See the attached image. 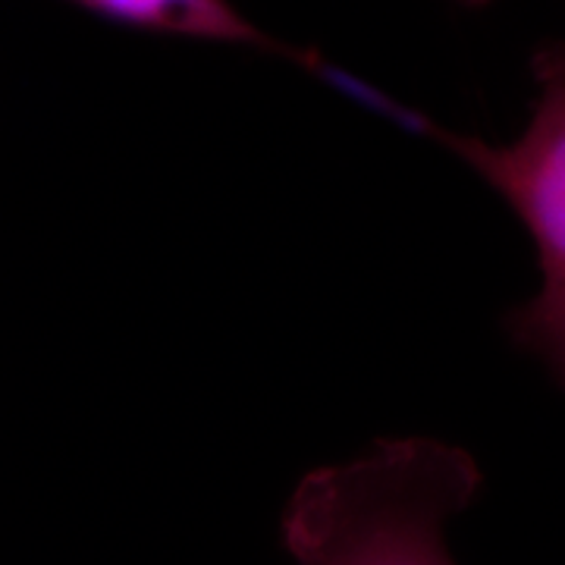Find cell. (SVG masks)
I'll list each match as a JSON object with an SVG mask.
<instances>
[{"mask_svg": "<svg viewBox=\"0 0 565 565\" xmlns=\"http://www.w3.org/2000/svg\"><path fill=\"white\" fill-rule=\"evenodd\" d=\"M481 484L462 446L377 440L355 459L305 475L282 509V546L299 565H459L449 522Z\"/></svg>", "mask_w": 565, "mask_h": 565, "instance_id": "obj_1", "label": "cell"}, {"mask_svg": "<svg viewBox=\"0 0 565 565\" xmlns=\"http://www.w3.org/2000/svg\"><path fill=\"white\" fill-rule=\"evenodd\" d=\"M468 7H484V3H493V0H462Z\"/></svg>", "mask_w": 565, "mask_h": 565, "instance_id": "obj_4", "label": "cell"}, {"mask_svg": "<svg viewBox=\"0 0 565 565\" xmlns=\"http://www.w3.org/2000/svg\"><path fill=\"white\" fill-rule=\"evenodd\" d=\"M534 82L537 95L519 139L493 145L434 132L525 223L541 286L505 318V330L565 390V44L537 51Z\"/></svg>", "mask_w": 565, "mask_h": 565, "instance_id": "obj_2", "label": "cell"}, {"mask_svg": "<svg viewBox=\"0 0 565 565\" xmlns=\"http://www.w3.org/2000/svg\"><path fill=\"white\" fill-rule=\"evenodd\" d=\"M70 3H76L107 22L151 32V35L267 51V54H282L289 61L315 66L311 57H305L289 44H280L274 35H267L262 25L248 20L233 0H70Z\"/></svg>", "mask_w": 565, "mask_h": 565, "instance_id": "obj_3", "label": "cell"}]
</instances>
